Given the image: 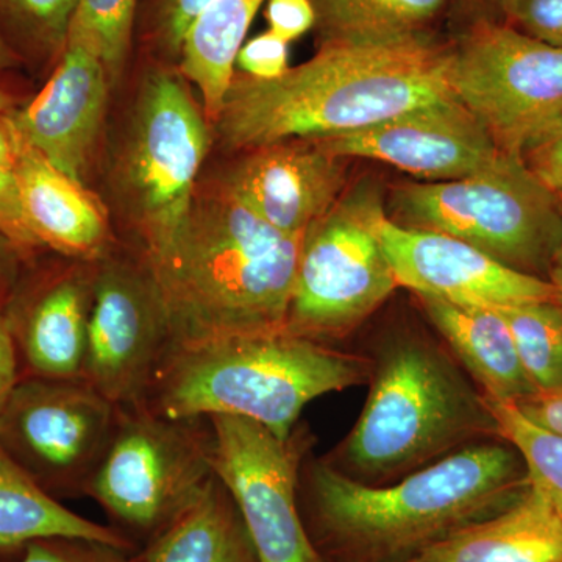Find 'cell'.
I'll list each match as a JSON object with an SVG mask.
<instances>
[{"label": "cell", "instance_id": "6da1fadb", "mask_svg": "<svg viewBox=\"0 0 562 562\" xmlns=\"http://www.w3.org/2000/svg\"><path fill=\"white\" fill-rule=\"evenodd\" d=\"M530 486L524 458L503 439L473 443L383 486L357 482L308 453L299 505L317 550L325 546L351 562L409 561L508 508Z\"/></svg>", "mask_w": 562, "mask_h": 562}, {"label": "cell", "instance_id": "7a4b0ae2", "mask_svg": "<svg viewBox=\"0 0 562 562\" xmlns=\"http://www.w3.org/2000/svg\"><path fill=\"white\" fill-rule=\"evenodd\" d=\"M450 43L324 44L279 79L236 74L214 121L222 146L250 151L379 124L450 98Z\"/></svg>", "mask_w": 562, "mask_h": 562}, {"label": "cell", "instance_id": "3957f363", "mask_svg": "<svg viewBox=\"0 0 562 562\" xmlns=\"http://www.w3.org/2000/svg\"><path fill=\"white\" fill-rule=\"evenodd\" d=\"M302 239L273 228L224 183L195 191L176 232L139 254L171 344L284 327Z\"/></svg>", "mask_w": 562, "mask_h": 562}, {"label": "cell", "instance_id": "277c9868", "mask_svg": "<svg viewBox=\"0 0 562 562\" xmlns=\"http://www.w3.org/2000/svg\"><path fill=\"white\" fill-rule=\"evenodd\" d=\"M371 358L292 335L286 328L171 344L146 408L169 417L238 416L290 438L306 405L369 383Z\"/></svg>", "mask_w": 562, "mask_h": 562}, {"label": "cell", "instance_id": "5b68a950", "mask_svg": "<svg viewBox=\"0 0 562 562\" xmlns=\"http://www.w3.org/2000/svg\"><path fill=\"white\" fill-rule=\"evenodd\" d=\"M371 362L364 408L325 458L350 479L383 486L473 443L501 439L483 392L427 336L394 333Z\"/></svg>", "mask_w": 562, "mask_h": 562}, {"label": "cell", "instance_id": "8992f818", "mask_svg": "<svg viewBox=\"0 0 562 562\" xmlns=\"http://www.w3.org/2000/svg\"><path fill=\"white\" fill-rule=\"evenodd\" d=\"M390 220L471 244L514 271L546 279L562 239V198L506 155L461 180L403 183Z\"/></svg>", "mask_w": 562, "mask_h": 562}, {"label": "cell", "instance_id": "52a82bcc", "mask_svg": "<svg viewBox=\"0 0 562 562\" xmlns=\"http://www.w3.org/2000/svg\"><path fill=\"white\" fill-rule=\"evenodd\" d=\"M216 479L209 417L169 419L146 406L120 408L87 495L113 528L146 546L191 508Z\"/></svg>", "mask_w": 562, "mask_h": 562}, {"label": "cell", "instance_id": "ba28073f", "mask_svg": "<svg viewBox=\"0 0 562 562\" xmlns=\"http://www.w3.org/2000/svg\"><path fill=\"white\" fill-rule=\"evenodd\" d=\"M450 92L498 149L524 151L562 120V49L508 22L479 16L450 41Z\"/></svg>", "mask_w": 562, "mask_h": 562}, {"label": "cell", "instance_id": "9c48e42d", "mask_svg": "<svg viewBox=\"0 0 562 562\" xmlns=\"http://www.w3.org/2000/svg\"><path fill=\"white\" fill-rule=\"evenodd\" d=\"M379 195H346L302 239L284 328L333 346L372 316L398 283L373 231Z\"/></svg>", "mask_w": 562, "mask_h": 562}, {"label": "cell", "instance_id": "30bf717a", "mask_svg": "<svg viewBox=\"0 0 562 562\" xmlns=\"http://www.w3.org/2000/svg\"><path fill=\"white\" fill-rule=\"evenodd\" d=\"M120 406L83 380L21 379L0 412V447L52 497L87 495Z\"/></svg>", "mask_w": 562, "mask_h": 562}, {"label": "cell", "instance_id": "8fae6325", "mask_svg": "<svg viewBox=\"0 0 562 562\" xmlns=\"http://www.w3.org/2000/svg\"><path fill=\"white\" fill-rule=\"evenodd\" d=\"M213 468L231 492L261 562H325L299 505V475L313 446L308 428L281 439L238 416H210Z\"/></svg>", "mask_w": 562, "mask_h": 562}, {"label": "cell", "instance_id": "7c38bea8", "mask_svg": "<svg viewBox=\"0 0 562 562\" xmlns=\"http://www.w3.org/2000/svg\"><path fill=\"white\" fill-rule=\"evenodd\" d=\"M209 136L205 114L183 80L165 69L151 72L140 94L125 162L140 254L161 246L187 216Z\"/></svg>", "mask_w": 562, "mask_h": 562}, {"label": "cell", "instance_id": "4fadbf2b", "mask_svg": "<svg viewBox=\"0 0 562 562\" xmlns=\"http://www.w3.org/2000/svg\"><path fill=\"white\" fill-rule=\"evenodd\" d=\"M171 342L140 255L136 261L109 255L98 260L81 380L120 408L144 406Z\"/></svg>", "mask_w": 562, "mask_h": 562}, {"label": "cell", "instance_id": "5bb4252c", "mask_svg": "<svg viewBox=\"0 0 562 562\" xmlns=\"http://www.w3.org/2000/svg\"><path fill=\"white\" fill-rule=\"evenodd\" d=\"M313 140L336 157L383 161L428 181L476 176L509 155L453 95L369 127Z\"/></svg>", "mask_w": 562, "mask_h": 562}, {"label": "cell", "instance_id": "9a60e30c", "mask_svg": "<svg viewBox=\"0 0 562 562\" xmlns=\"http://www.w3.org/2000/svg\"><path fill=\"white\" fill-rule=\"evenodd\" d=\"M372 224L398 286L416 295L487 308L558 301L549 280L514 271L453 236L397 224L383 203Z\"/></svg>", "mask_w": 562, "mask_h": 562}, {"label": "cell", "instance_id": "2e32d148", "mask_svg": "<svg viewBox=\"0 0 562 562\" xmlns=\"http://www.w3.org/2000/svg\"><path fill=\"white\" fill-rule=\"evenodd\" d=\"M98 261L25 271L3 306L21 379L81 380Z\"/></svg>", "mask_w": 562, "mask_h": 562}, {"label": "cell", "instance_id": "e0dca14e", "mask_svg": "<svg viewBox=\"0 0 562 562\" xmlns=\"http://www.w3.org/2000/svg\"><path fill=\"white\" fill-rule=\"evenodd\" d=\"M346 161L313 139L281 140L246 151L222 183L273 228L301 236L341 199Z\"/></svg>", "mask_w": 562, "mask_h": 562}, {"label": "cell", "instance_id": "ac0fdd59", "mask_svg": "<svg viewBox=\"0 0 562 562\" xmlns=\"http://www.w3.org/2000/svg\"><path fill=\"white\" fill-rule=\"evenodd\" d=\"M110 83L99 58L66 44L40 94L24 109L3 116L18 138L83 183L105 116Z\"/></svg>", "mask_w": 562, "mask_h": 562}, {"label": "cell", "instance_id": "d6986e66", "mask_svg": "<svg viewBox=\"0 0 562 562\" xmlns=\"http://www.w3.org/2000/svg\"><path fill=\"white\" fill-rule=\"evenodd\" d=\"M13 171L24 220L41 249L46 247L74 260L98 261L105 257L109 216L102 202L81 181L60 171L20 138Z\"/></svg>", "mask_w": 562, "mask_h": 562}, {"label": "cell", "instance_id": "ffe728a7", "mask_svg": "<svg viewBox=\"0 0 562 562\" xmlns=\"http://www.w3.org/2000/svg\"><path fill=\"white\" fill-rule=\"evenodd\" d=\"M408 562H562V517L531 484L508 508L465 525Z\"/></svg>", "mask_w": 562, "mask_h": 562}, {"label": "cell", "instance_id": "44dd1931", "mask_svg": "<svg viewBox=\"0 0 562 562\" xmlns=\"http://www.w3.org/2000/svg\"><path fill=\"white\" fill-rule=\"evenodd\" d=\"M417 299L432 327L484 395L517 403L536 392L519 360L512 333L495 308L425 295Z\"/></svg>", "mask_w": 562, "mask_h": 562}, {"label": "cell", "instance_id": "7402d4cb", "mask_svg": "<svg viewBox=\"0 0 562 562\" xmlns=\"http://www.w3.org/2000/svg\"><path fill=\"white\" fill-rule=\"evenodd\" d=\"M140 562H261L231 492L214 479L191 508L144 546Z\"/></svg>", "mask_w": 562, "mask_h": 562}, {"label": "cell", "instance_id": "603a6c76", "mask_svg": "<svg viewBox=\"0 0 562 562\" xmlns=\"http://www.w3.org/2000/svg\"><path fill=\"white\" fill-rule=\"evenodd\" d=\"M265 0H211L184 33L179 68L202 95L203 114L214 124L235 77L236 57Z\"/></svg>", "mask_w": 562, "mask_h": 562}, {"label": "cell", "instance_id": "cb8c5ba5", "mask_svg": "<svg viewBox=\"0 0 562 562\" xmlns=\"http://www.w3.org/2000/svg\"><path fill=\"white\" fill-rule=\"evenodd\" d=\"M49 538L91 539L135 550L116 528L66 508L0 447V550L24 549Z\"/></svg>", "mask_w": 562, "mask_h": 562}, {"label": "cell", "instance_id": "d4e9b609", "mask_svg": "<svg viewBox=\"0 0 562 562\" xmlns=\"http://www.w3.org/2000/svg\"><path fill=\"white\" fill-rule=\"evenodd\" d=\"M324 44H380L432 35L450 0H312Z\"/></svg>", "mask_w": 562, "mask_h": 562}, {"label": "cell", "instance_id": "484cf974", "mask_svg": "<svg viewBox=\"0 0 562 562\" xmlns=\"http://www.w3.org/2000/svg\"><path fill=\"white\" fill-rule=\"evenodd\" d=\"M512 333L519 360L536 391L562 384V306L558 301H535L497 306Z\"/></svg>", "mask_w": 562, "mask_h": 562}, {"label": "cell", "instance_id": "4316f807", "mask_svg": "<svg viewBox=\"0 0 562 562\" xmlns=\"http://www.w3.org/2000/svg\"><path fill=\"white\" fill-rule=\"evenodd\" d=\"M77 0H0V35L22 58L60 60Z\"/></svg>", "mask_w": 562, "mask_h": 562}, {"label": "cell", "instance_id": "83f0119b", "mask_svg": "<svg viewBox=\"0 0 562 562\" xmlns=\"http://www.w3.org/2000/svg\"><path fill=\"white\" fill-rule=\"evenodd\" d=\"M484 395V394H483ZM497 422L498 436L524 458L530 483L562 517V436L543 430L527 419L516 403L484 395Z\"/></svg>", "mask_w": 562, "mask_h": 562}, {"label": "cell", "instance_id": "f1b7e54d", "mask_svg": "<svg viewBox=\"0 0 562 562\" xmlns=\"http://www.w3.org/2000/svg\"><path fill=\"white\" fill-rule=\"evenodd\" d=\"M138 0H77L68 44L101 60L110 81L121 76L131 52Z\"/></svg>", "mask_w": 562, "mask_h": 562}, {"label": "cell", "instance_id": "f546056e", "mask_svg": "<svg viewBox=\"0 0 562 562\" xmlns=\"http://www.w3.org/2000/svg\"><path fill=\"white\" fill-rule=\"evenodd\" d=\"M133 552L91 539L49 538L27 543L20 562H140Z\"/></svg>", "mask_w": 562, "mask_h": 562}, {"label": "cell", "instance_id": "4dcf8cb0", "mask_svg": "<svg viewBox=\"0 0 562 562\" xmlns=\"http://www.w3.org/2000/svg\"><path fill=\"white\" fill-rule=\"evenodd\" d=\"M211 0H147V33L165 54L179 58L181 41Z\"/></svg>", "mask_w": 562, "mask_h": 562}, {"label": "cell", "instance_id": "1f68e13d", "mask_svg": "<svg viewBox=\"0 0 562 562\" xmlns=\"http://www.w3.org/2000/svg\"><path fill=\"white\" fill-rule=\"evenodd\" d=\"M288 60L290 43L268 31L243 44L236 66L251 79L273 80L290 69Z\"/></svg>", "mask_w": 562, "mask_h": 562}, {"label": "cell", "instance_id": "d6a6232c", "mask_svg": "<svg viewBox=\"0 0 562 562\" xmlns=\"http://www.w3.org/2000/svg\"><path fill=\"white\" fill-rule=\"evenodd\" d=\"M0 235L5 236L27 258H33L35 251L41 249L22 213L16 176L13 169L7 168H0Z\"/></svg>", "mask_w": 562, "mask_h": 562}, {"label": "cell", "instance_id": "836d02e7", "mask_svg": "<svg viewBox=\"0 0 562 562\" xmlns=\"http://www.w3.org/2000/svg\"><path fill=\"white\" fill-rule=\"evenodd\" d=\"M509 24L562 49V0H519Z\"/></svg>", "mask_w": 562, "mask_h": 562}, {"label": "cell", "instance_id": "e575fe53", "mask_svg": "<svg viewBox=\"0 0 562 562\" xmlns=\"http://www.w3.org/2000/svg\"><path fill=\"white\" fill-rule=\"evenodd\" d=\"M522 158L528 169L562 198V120L536 139Z\"/></svg>", "mask_w": 562, "mask_h": 562}, {"label": "cell", "instance_id": "d590c367", "mask_svg": "<svg viewBox=\"0 0 562 562\" xmlns=\"http://www.w3.org/2000/svg\"><path fill=\"white\" fill-rule=\"evenodd\" d=\"M269 31L291 43L316 25L312 0H269L266 7Z\"/></svg>", "mask_w": 562, "mask_h": 562}, {"label": "cell", "instance_id": "8d00e7d4", "mask_svg": "<svg viewBox=\"0 0 562 562\" xmlns=\"http://www.w3.org/2000/svg\"><path fill=\"white\" fill-rule=\"evenodd\" d=\"M516 405L527 419L543 430L562 436V384L552 390L532 392Z\"/></svg>", "mask_w": 562, "mask_h": 562}, {"label": "cell", "instance_id": "74e56055", "mask_svg": "<svg viewBox=\"0 0 562 562\" xmlns=\"http://www.w3.org/2000/svg\"><path fill=\"white\" fill-rule=\"evenodd\" d=\"M20 382L21 369L16 346L11 338L3 308H0V412Z\"/></svg>", "mask_w": 562, "mask_h": 562}, {"label": "cell", "instance_id": "f35d334b", "mask_svg": "<svg viewBox=\"0 0 562 562\" xmlns=\"http://www.w3.org/2000/svg\"><path fill=\"white\" fill-rule=\"evenodd\" d=\"M29 258L16 246L0 235V308L9 301L14 284L20 279L24 262Z\"/></svg>", "mask_w": 562, "mask_h": 562}, {"label": "cell", "instance_id": "ab89813d", "mask_svg": "<svg viewBox=\"0 0 562 562\" xmlns=\"http://www.w3.org/2000/svg\"><path fill=\"white\" fill-rule=\"evenodd\" d=\"M18 158V138L3 113L0 114V168L13 169Z\"/></svg>", "mask_w": 562, "mask_h": 562}, {"label": "cell", "instance_id": "60d3db41", "mask_svg": "<svg viewBox=\"0 0 562 562\" xmlns=\"http://www.w3.org/2000/svg\"><path fill=\"white\" fill-rule=\"evenodd\" d=\"M547 280L557 288L558 302L562 306V239L557 254H554L552 266H550L549 277Z\"/></svg>", "mask_w": 562, "mask_h": 562}, {"label": "cell", "instance_id": "b9f144b4", "mask_svg": "<svg viewBox=\"0 0 562 562\" xmlns=\"http://www.w3.org/2000/svg\"><path fill=\"white\" fill-rule=\"evenodd\" d=\"M22 63L24 61H22L20 55L11 49L10 44L3 40L2 35H0V72H3V70L18 68V66H21Z\"/></svg>", "mask_w": 562, "mask_h": 562}, {"label": "cell", "instance_id": "7bdbcfd3", "mask_svg": "<svg viewBox=\"0 0 562 562\" xmlns=\"http://www.w3.org/2000/svg\"><path fill=\"white\" fill-rule=\"evenodd\" d=\"M484 2L494 7V10L497 11L498 14V21L508 22L509 24L519 0H484Z\"/></svg>", "mask_w": 562, "mask_h": 562}, {"label": "cell", "instance_id": "ee69618b", "mask_svg": "<svg viewBox=\"0 0 562 562\" xmlns=\"http://www.w3.org/2000/svg\"><path fill=\"white\" fill-rule=\"evenodd\" d=\"M14 109V101L10 94L5 91L0 90V114L7 113V111Z\"/></svg>", "mask_w": 562, "mask_h": 562}]
</instances>
